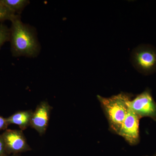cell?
Returning a JSON list of instances; mask_svg holds the SVG:
<instances>
[{"label":"cell","instance_id":"cell-2","mask_svg":"<svg viewBox=\"0 0 156 156\" xmlns=\"http://www.w3.org/2000/svg\"><path fill=\"white\" fill-rule=\"evenodd\" d=\"M97 98L106 115L110 127L118 134L130 110L128 103L131 99V95L122 92L110 97L97 95Z\"/></svg>","mask_w":156,"mask_h":156},{"label":"cell","instance_id":"cell-15","mask_svg":"<svg viewBox=\"0 0 156 156\" xmlns=\"http://www.w3.org/2000/svg\"><path fill=\"white\" fill-rule=\"evenodd\" d=\"M15 154H14V155H12V156H10L9 155H7L5 156H16L15 155Z\"/></svg>","mask_w":156,"mask_h":156},{"label":"cell","instance_id":"cell-10","mask_svg":"<svg viewBox=\"0 0 156 156\" xmlns=\"http://www.w3.org/2000/svg\"><path fill=\"white\" fill-rule=\"evenodd\" d=\"M10 29L5 24L0 23V48L6 42L10 40Z\"/></svg>","mask_w":156,"mask_h":156},{"label":"cell","instance_id":"cell-5","mask_svg":"<svg viewBox=\"0 0 156 156\" xmlns=\"http://www.w3.org/2000/svg\"><path fill=\"white\" fill-rule=\"evenodd\" d=\"M1 135L8 155L16 154L31 150L22 130L6 129Z\"/></svg>","mask_w":156,"mask_h":156},{"label":"cell","instance_id":"cell-14","mask_svg":"<svg viewBox=\"0 0 156 156\" xmlns=\"http://www.w3.org/2000/svg\"><path fill=\"white\" fill-rule=\"evenodd\" d=\"M156 156V153H155L154 154L152 155L151 156Z\"/></svg>","mask_w":156,"mask_h":156},{"label":"cell","instance_id":"cell-4","mask_svg":"<svg viewBox=\"0 0 156 156\" xmlns=\"http://www.w3.org/2000/svg\"><path fill=\"white\" fill-rule=\"evenodd\" d=\"M129 108L140 118L148 117L156 122V102L149 89L129 101Z\"/></svg>","mask_w":156,"mask_h":156},{"label":"cell","instance_id":"cell-8","mask_svg":"<svg viewBox=\"0 0 156 156\" xmlns=\"http://www.w3.org/2000/svg\"><path fill=\"white\" fill-rule=\"evenodd\" d=\"M33 113V111L31 110L17 112L7 118V122L9 125H17L20 130L24 131L30 127Z\"/></svg>","mask_w":156,"mask_h":156},{"label":"cell","instance_id":"cell-12","mask_svg":"<svg viewBox=\"0 0 156 156\" xmlns=\"http://www.w3.org/2000/svg\"><path fill=\"white\" fill-rule=\"evenodd\" d=\"M8 155L6 152L5 143L2 135L0 134V156H5Z\"/></svg>","mask_w":156,"mask_h":156},{"label":"cell","instance_id":"cell-1","mask_svg":"<svg viewBox=\"0 0 156 156\" xmlns=\"http://www.w3.org/2000/svg\"><path fill=\"white\" fill-rule=\"evenodd\" d=\"M11 21L9 41L12 55L35 57L40 47L34 30L22 22L19 15H16Z\"/></svg>","mask_w":156,"mask_h":156},{"label":"cell","instance_id":"cell-11","mask_svg":"<svg viewBox=\"0 0 156 156\" xmlns=\"http://www.w3.org/2000/svg\"><path fill=\"white\" fill-rule=\"evenodd\" d=\"M17 14H14L9 9L5 7L0 2V22L4 20H9L11 21Z\"/></svg>","mask_w":156,"mask_h":156},{"label":"cell","instance_id":"cell-9","mask_svg":"<svg viewBox=\"0 0 156 156\" xmlns=\"http://www.w3.org/2000/svg\"><path fill=\"white\" fill-rule=\"evenodd\" d=\"M0 2L9 11L17 15H19L29 3L27 0H0Z\"/></svg>","mask_w":156,"mask_h":156},{"label":"cell","instance_id":"cell-13","mask_svg":"<svg viewBox=\"0 0 156 156\" xmlns=\"http://www.w3.org/2000/svg\"><path fill=\"white\" fill-rule=\"evenodd\" d=\"M9 125L7 122V118L0 116V131L6 130Z\"/></svg>","mask_w":156,"mask_h":156},{"label":"cell","instance_id":"cell-7","mask_svg":"<svg viewBox=\"0 0 156 156\" xmlns=\"http://www.w3.org/2000/svg\"><path fill=\"white\" fill-rule=\"evenodd\" d=\"M52 108L48 101H44L39 104L33 112L30 127L40 135H44L47 131Z\"/></svg>","mask_w":156,"mask_h":156},{"label":"cell","instance_id":"cell-6","mask_svg":"<svg viewBox=\"0 0 156 156\" xmlns=\"http://www.w3.org/2000/svg\"><path fill=\"white\" fill-rule=\"evenodd\" d=\"M140 119L135 113L129 110L118 133L131 145H136L139 142Z\"/></svg>","mask_w":156,"mask_h":156},{"label":"cell","instance_id":"cell-3","mask_svg":"<svg viewBox=\"0 0 156 156\" xmlns=\"http://www.w3.org/2000/svg\"><path fill=\"white\" fill-rule=\"evenodd\" d=\"M131 63L139 73L147 75L156 72V48L149 44H141L132 50Z\"/></svg>","mask_w":156,"mask_h":156}]
</instances>
